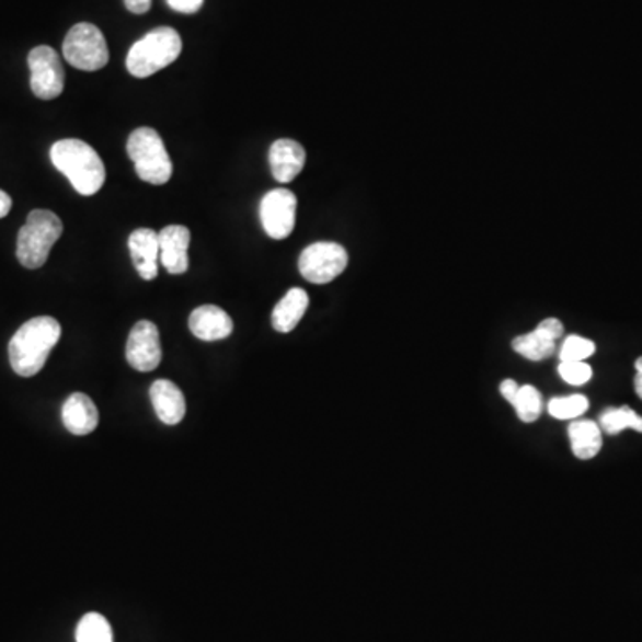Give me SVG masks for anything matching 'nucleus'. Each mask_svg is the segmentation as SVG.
Returning <instances> with one entry per match:
<instances>
[{
  "instance_id": "4be33fe9",
  "label": "nucleus",
  "mask_w": 642,
  "mask_h": 642,
  "mask_svg": "<svg viewBox=\"0 0 642 642\" xmlns=\"http://www.w3.org/2000/svg\"><path fill=\"white\" fill-rule=\"evenodd\" d=\"M513 408L516 409V413H518L521 422L534 423L541 416V393L534 386H521Z\"/></svg>"
},
{
  "instance_id": "f257e3e1",
  "label": "nucleus",
  "mask_w": 642,
  "mask_h": 642,
  "mask_svg": "<svg viewBox=\"0 0 642 642\" xmlns=\"http://www.w3.org/2000/svg\"><path fill=\"white\" fill-rule=\"evenodd\" d=\"M61 337V325L53 317L25 321L10 341L11 368L20 377H34L44 369L48 355Z\"/></svg>"
},
{
  "instance_id": "f03ea898",
  "label": "nucleus",
  "mask_w": 642,
  "mask_h": 642,
  "mask_svg": "<svg viewBox=\"0 0 642 642\" xmlns=\"http://www.w3.org/2000/svg\"><path fill=\"white\" fill-rule=\"evenodd\" d=\"M50 161L82 197H92L106 183V167L92 145L81 139H59L50 149Z\"/></svg>"
},
{
  "instance_id": "2eb2a0df",
  "label": "nucleus",
  "mask_w": 642,
  "mask_h": 642,
  "mask_svg": "<svg viewBox=\"0 0 642 642\" xmlns=\"http://www.w3.org/2000/svg\"><path fill=\"white\" fill-rule=\"evenodd\" d=\"M150 400L164 425H177L186 416V398L172 380H156L150 388Z\"/></svg>"
},
{
  "instance_id": "9b49d317",
  "label": "nucleus",
  "mask_w": 642,
  "mask_h": 642,
  "mask_svg": "<svg viewBox=\"0 0 642 642\" xmlns=\"http://www.w3.org/2000/svg\"><path fill=\"white\" fill-rule=\"evenodd\" d=\"M159 234V261L172 275L186 274L187 247L192 241V232L184 226L164 227Z\"/></svg>"
},
{
  "instance_id": "ddd939ff",
  "label": "nucleus",
  "mask_w": 642,
  "mask_h": 642,
  "mask_svg": "<svg viewBox=\"0 0 642 642\" xmlns=\"http://www.w3.org/2000/svg\"><path fill=\"white\" fill-rule=\"evenodd\" d=\"M306 164V150L295 139H277L270 149V167L275 181L280 184L291 183Z\"/></svg>"
},
{
  "instance_id": "c756f323",
  "label": "nucleus",
  "mask_w": 642,
  "mask_h": 642,
  "mask_svg": "<svg viewBox=\"0 0 642 642\" xmlns=\"http://www.w3.org/2000/svg\"><path fill=\"white\" fill-rule=\"evenodd\" d=\"M11 207H13V200H11L10 195L0 190V218H5V216L10 215Z\"/></svg>"
},
{
  "instance_id": "393cba45",
  "label": "nucleus",
  "mask_w": 642,
  "mask_h": 642,
  "mask_svg": "<svg viewBox=\"0 0 642 642\" xmlns=\"http://www.w3.org/2000/svg\"><path fill=\"white\" fill-rule=\"evenodd\" d=\"M559 374L571 386H582V383L589 382L593 377V368L585 360H570V363H561Z\"/></svg>"
},
{
  "instance_id": "c85d7f7f",
  "label": "nucleus",
  "mask_w": 642,
  "mask_h": 642,
  "mask_svg": "<svg viewBox=\"0 0 642 642\" xmlns=\"http://www.w3.org/2000/svg\"><path fill=\"white\" fill-rule=\"evenodd\" d=\"M500 391H502V394H504L505 400H508L511 405H514V402H516V397H518L519 386L518 383L514 382V380H504L502 386H500Z\"/></svg>"
},
{
  "instance_id": "7ed1b4c3",
  "label": "nucleus",
  "mask_w": 642,
  "mask_h": 642,
  "mask_svg": "<svg viewBox=\"0 0 642 642\" xmlns=\"http://www.w3.org/2000/svg\"><path fill=\"white\" fill-rule=\"evenodd\" d=\"M183 50V39L172 27H158L130 47L125 65L130 76L145 79L170 67Z\"/></svg>"
},
{
  "instance_id": "bb28decb",
  "label": "nucleus",
  "mask_w": 642,
  "mask_h": 642,
  "mask_svg": "<svg viewBox=\"0 0 642 642\" xmlns=\"http://www.w3.org/2000/svg\"><path fill=\"white\" fill-rule=\"evenodd\" d=\"M170 8L177 13H186V15H193L200 10L204 0H167Z\"/></svg>"
},
{
  "instance_id": "423d86ee",
  "label": "nucleus",
  "mask_w": 642,
  "mask_h": 642,
  "mask_svg": "<svg viewBox=\"0 0 642 642\" xmlns=\"http://www.w3.org/2000/svg\"><path fill=\"white\" fill-rule=\"evenodd\" d=\"M62 56L77 70L96 72L110 61V48L96 25L82 22L68 31L67 38L62 42Z\"/></svg>"
},
{
  "instance_id": "6e6552de",
  "label": "nucleus",
  "mask_w": 642,
  "mask_h": 642,
  "mask_svg": "<svg viewBox=\"0 0 642 642\" xmlns=\"http://www.w3.org/2000/svg\"><path fill=\"white\" fill-rule=\"evenodd\" d=\"M31 90L42 101H53L65 90V70L58 53L48 45L34 47L30 53Z\"/></svg>"
},
{
  "instance_id": "412c9836",
  "label": "nucleus",
  "mask_w": 642,
  "mask_h": 642,
  "mask_svg": "<svg viewBox=\"0 0 642 642\" xmlns=\"http://www.w3.org/2000/svg\"><path fill=\"white\" fill-rule=\"evenodd\" d=\"M513 348L525 359L542 360L555 354V341L548 340L541 332L534 331L516 337L513 341Z\"/></svg>"
},
{
  "instance_id": "f3484780",
  "label": "nucleus",
  "mask_w": 642,
  "mask_h": 642,
  "mask_svg": "<svg viewBox=\"0 0 642 642\" xmlns=\"http://www.w3.org/2000/svg\"><path fill=\"white\" fill-rule=\"evenodd\" d=\"M307 307H309L307 293L300 288L289 289L272 312V325L275 331L283 334L291 332L302 320Z\"/></svg>"
},
{
  "instance_id": "7c9ffc66",
  "label": "nucleus",
  "mask_w": 642,
  "mask_h": 642,
  "mask_svg": "<svg viewBox=\"0 0 642 642\" xmlns=\"http://www.w3.org/2000/svg\"><path fill=\"white\" fill-rule=\"evenodd\" d=\"M635 369H638V377H635V393L642 400V357L635 360Z\"/></svg>"
},
{
  "instance_id": "39448f33",
  "label": "nucleus",
  "mask_w": 642,
  "mask_h": 642,
  "mask_svg": "<svg viewBox=\"0 0 642 642\" xmlns=\"http://www.w3.org/2000/svg\"><path fill=\"white\" fill-rule=\"evenodd\" d=\"M127 153L138 177L153 186H163L173 175L172 159L158 130L139 127L127 139Z\"/></svg>"
},
{
  "instance_id": "1a4fd4ad",
  "label": "nucleus",
  "mask_w": 642,
  "mask_h": 642,
  "mask_svg": "<svg viewBox=\"0 0 642 642\" xmlns=\"http://www.w3.org/2000/svg\"><path fill=\"white\" fill-rule=\"evenodd\" d=\"M297 221V197L286 187H277L261 200V223L270 238L286 240Z\"/></svg>"
},
{
  "instance_id": "9d476101",
  "label": "nucleus",
  "mask_w": 642,
  "mask_h": 642,
  "mask_svg": "<svg viewBox=\"0 0 642 642\" xmlns=\"http://www.w3.org/2000/svg\"><path fill=\"white\" fill-rule=\"evenodd\" d=\"M125 357L136 371L149 374L161 365V340H159L158 326L152 321L141 320L133 326L127 346H125Z\"/></svg>"
},
{
  "instance_id": "aec40b11",
  "label": "nucleus",
  "mask_w": 642,
  "mask_h": 642,
  "mask_svg": "<svg viewBox=\"0 0 642 642\" xmlns=\"http://www.w3.org/2000/svg\"><path fill=\"white\" fill-rule=\"evenodd\" d=\"M77 642H115L113 628L102 614L88 612L82 616L77 624Z\"/></svg>"
},
{
  "instance_id": "a211bd4d",
  "label": "nucleus",
  "mask_w": 642,
  "mask_h": 642,
  "mask_svg": "<svg viewBox=\"0 0 642 642\" xmlns=\"http://www.w3.org/2000/svg\"><path fill=\"white\" fill-rule=\"evenodd\" d=\"M570 434L571 450L578 459L587 460L598 456L601 450L604 439H601V428L598 423L591 420H576L568 428Z\"/></svg>"
},
{
  "instance_id": "20e7f679",
  "label": "nucleus",
  "mask_w": 642,
  "mask_h": 642,
  "mask_svg": "<svg viewBox=\"0 0 642 642\" xmlns=\"http://www.w3.org/2000/svg\"><path fill=\"white\" fill-rule=\"evenodd\" d=\"M61 234L62 221L56 213L34 209L19 232V241H16L19 263L27 270L42 268Z\"/></svg>"
},
{
  "instance_id": "b1692460",
  "label": "nucleus",
  "mask_w": 642,
  "mask_h": 642,
  "mask_svg": "<svg viewBox=\"0 0 642 642\" xmlns=\"http://www.w3.org/2000/svg\"><path fill=\"white\" fill-rule=\"evenodd\" d=\"M596 345L591 340H585L581 336H570L562 343L561 360L562 363H570V360H585L591 355L595 354Z\"/></svg>"
},
{
  "instance_id": "dca6fc26",
  "label": "nucleus",
  "mask_w": 642,
  "mask_h": 642,
  "mask_svg": "<svg viewBox=\"0 0 642 642\" xmlns=\"http://www.w3.org/2000/svg\"><path fill=\"white\" fill-rule=\"evenodd\" d=\"M62 425L73 436H88L99 427V411L92 398L84 393H73L62 405Z\"/></svg>"
},
{
  "instance_id": "5701e85b",
  "label": "nucleus",
  "mask_w": 642,
  "mask_h": 642,
  "mask_svg": "<svg viewBox=\"0 0 642 642\" xmlns=\"http://www.w3.org/2000/svg\"><path fill=\"white\" fill-rule=\"evenodd\" d=\"M589 409V400L584 394H571V397L551 398L548 411L557 420H575Z\"/></svg>"
},
{
  "instance_id": "f8f14e48",
  "label": "nucleus",
  "mask_w": 642,
  "mask_h": 642,
  "mask_svg": "<svg viewBox=\"0 0 642 642\" xmlns=\"http://www.w3.org/2000/svg\"><path fill=\"white\" fill-rule=\"evenodd\" d=\"M232 318L218 306H200L190 317V331L200 341L226 340L232 334Z\"/></svg>"
},
{
  "instance_id": "6ab92c4d",
  "label": "nucleus",
  "mask_w": 642,
  "mask_h": 642,
  "mask_svg": "<svg viewBox=\"0 0 642 642\" xmlns=\"http://www.w3.org/2000/svg\"><path fill=\"white\" fill-rule=\"evenodd\" d=\"M599 428L605 434H609V436H616V434L627 431V428H633V431L642 434V416H639L628 405L605 409L604 413L599 414Z\"/></svg>"
},
{
  "instance_id": "4468645a",
  "label": "nucleus",
  "mask_w": 642,
  "mask_h": 642,
  "mask_svg": "<svg viewBox=\"0 0 642 642\" xmlns=\"http://www.w3.org/2000/svg\"><path fill=\"white\" fill-rule=\"evenodd\" d=\"M129 250L139 277L153 280L159 270V234L152 229H136L129 236Z\"/></svg>"
},
{
  "instance_id": "0eeeda50",
  "label": "nucleus",
  "mask_w": 642,
  "mask_h": 642,
  "mask_svg": "<svg viewBox=\"0 0 642 642\" xmlns=\"http://www.w3.org/2000/svg\"><path fill=\"white\" fill-rule=\"evenodd\" d=\"M348 264L345 247L332 241H320L307 247L298 260V270L312 284H329L340 277Z\"/></svg>"
},
{
  "instance_id": "a878e982",
  "label": "nucleus",
  "mask_w": 642,
  "mask_h": 642,
  "mask_svg": "<svg viewBox=\"0 0 642 642\" xmlns=\"http://www.w3.org/2000/svg\"><path fill=\"white\" fill-rule=\"evenodd\" d=\"M536 331L541 332L542 336L548 337V340L557 341L564 334V325L557 318H548V320L541 321L537 325Z\"/></svg>"
},
{
  "instance_id": "cd10ccee",
  "label": "nucleus",
  "mask_w": 642,
  "mask_h": 642,
  "mask_svg": "<svg viewBox=\"0 0 642 642\" xmlns=\"http://www.w3.org/2000/svg\"><path fill=\"white\" fill-rule=\"evenodd\" d=\"M124 2L125 8L130 13H135V15H144V13L150 10V5H152V0H124Z\"/></svg>"
}]
</instances>
